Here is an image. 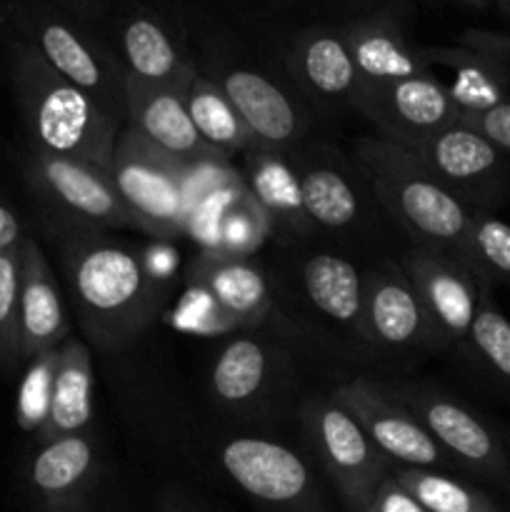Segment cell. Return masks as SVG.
I'll return each instance as SVG.
<instances>
[{"label":"cell","instance_id":"cell-1","mask_svg":"<svg viewBox=\"0 0 510 512\" xmlns=\"http://www.w3.org/2000/svg\"><path fill=\"white\" fill-rule=\"evenodd\" d=\"M63 273L85 335L118 350L143 335L163 300L148 258L103 235H65Z\"/></svg>","mask_w":510,"mask_h":512},{"label":"cell","instance_id":"cell-2","mask_svg":"<svg viewBox=\"0 0 510 512\" xmlns=\"http://www.w3.org/2000/svg\"><path fill=\"white\" fill-rule=\"evenodd\" d=\"M8 65L28 150L108 170L125 120L55 73L18 35L8 43Z\"/></svg>","mask_w":510,"mask_h":512},{"label":"cell","instance_id":"cell-3","mask_svg":"<svg viewBox=\"0 0 510 512\" xmlns=\"http://www.w3.org/2000/svg\"><path fill=\"white\" fill-rule=\"evenodd\" d=\"M355 165L370 195L415 245L455 255L473 210L448 193L410 150L368 138L355 150Z\"/></svg>","mask_w":510,"mask_h":512},{"label":"cell","instance_id":"cell-4","mask_svg":"<svg viewBox=\"0 0 510 512\" xmlns=\"http://www.w3.org/2000/svg\"><path fill=\"white\" fill-rule=\"evenodd\" d=\"M5 18L55 73L125 120V73L115 50L43 0H8Z\"/></svg>","mask_w":510,"mask_h":512},{"label":"cell","instance_id":"cell-5","mask_svg":"<svg viewBox=\"0 0 510 512\" xmlns=\"http://www.w3.org/2000/svg\"><path fill=\"white\" fill-rule=\"evenodd\" d=\"M23 175L33 198L65 235L135 228L108 170L98 165L28 150Z\"/></svg>","mask_w":510,"mask_h":512},{"label":"cell","instance_id":"cell-6","mask_svg":"<svg viewBox=\"0 0 510 512\" xmlns=\"http://www.w3.org/2000/svg\"><path fill=\"white\" fill-rule=\"evenodd\" d=\"M300 425L315 460L348 512H358L393 475L395 465L365 435L358 420L333 398L313 395L300 405Z\"/></svg>","mask_w":510,"mask_h":512},{"label":"cell","instance_id":"cell-7","mask_svg":"<svg viewBox=\"0 0 510 512\" xmlns=\"http://www.w3.org/2000/svg\"><path fill=\"white\" fill-rule=\"evenodd\" d=\"M185 175L188 165L155 150L128 125L120 130L108 178L135 228L153 238L185 235Z\"/></svg>","mask_w":510,"mask_h":512},{"label":"cell","instance_id":"cell-8","mask_svg":"<svg viewBox=\"0 0 510 512\" xmlns=\"http://www.w3.org/2000/svg\"><path fill=\"white\" fill-rule=\"evenodd\" d=\"M405 150L470 210L495 213L508 200L510 158L460 120Z\"/></svg>","mask_w":510,"mask_h":512},{"label":"cell","instance_id":"cell-9","mask_svg":"<svg viewBox=\"0 0 510 512\" xmlns=\"http://www.w3.org/2000/svg\"><path fill=\"white\" fill-rule=\"evenodd\" d=\"M388 393L420 420L450 463L485 480L508 483L510 453L505 440L463 400L433 385H398Z\"/></svg>","mask_w":510,"mask_h":512},{"label":"cell","instance_id":"cell-10","mask_svg":"<svg viewBox=\"0 0 510 512\" xmlns=\"http://www.w3.org/2000/svg\"><path fill=\"white\" fill-rule=\"evenodd\" d=\"M230 483L275 512H323L313 468L298 450L258 435H238L218 448Z\"/></svg>","mask_w":510,"mask_h":512},{"label":"cell","instance_id":"cell-11","mask_svg":"<svg viewBox=\"0 0 510 512\" xmlns=\"http://www.w3.org/2000/svg\"><path fill=\"white\" fill-rule=\"evenodd\" d=\"M400 265L423 308L430 348H463L473 328L483 283L458 255L423 245H415Z\"/></svg>","mask_w":510,"mask_h":512},{"label":"cell","instance_id":"cell-12","mask_svg":"<svg viewBox=\"0 0 510 512\" xmlns=\"http://www.w3.org/2000/svg\"><path fill=\"white\" fill-rule=\"evenodd\" d=\"M335 400L358 420L375 448L395 468H443L450 460L420 420L370 378H353L333 390Z\"/></svg>","mask_w":510,"mask_h":512},{"label":"cell","instance_id":"cell-13","mask_svg":"<svg viewBox=\"0 0 510 512\" xmlns=\"http://www.w3.org/2000/svg\"><path fill=\"white\" fill-rule=\"evenodd\" d=\"M103 475V453L93 430L38 440L25 483L38 512H90Z\"/></svg>","mask_w":510,"mask_h":512},{"label":"cell","instance_id":"cell-14","mask_svg":"<svg viewBox=\"0 0 510 512\" xmlns=\"http://www.w3.org/2000/svg\"><path fill=\"white\" fill-rule=\"evenodd\" d=\"M353 108L378 128V138L413 148L428 135L458 123L460 110L435 73L395 80L378 90L358 93Z\"/></svg>","mask_w":510,"mask_h":512},{"label":"cell","instance_id":"cell-15","mask_svg":"<svg viewBox=\"0 0 510 512\" xmlns=\"http://www.w3.org/2000/svg\"><path fill=\"white\" fill-rule=\"evenodd\" d=\"M358 338L383 353H403L420 345L430 348L423 308L400 263L388 260L363 273Z\"/></svg>","mask_w":510,"mask_h":512},{"label":"cell","instance_id":"cell-16","mask_svg":"<svg viewBox=\"0 0 510 512\" xmlns=\"http://www.w3.org/2000/svg\"><path fill=\"white\" fill-rule=\"evenodd\" d=\"M125 125L183 165L228 160L200 138L185 108L183 88L125 80Z\"/></svg>","mask_w":510,"mask_h":512},{"label":"cell","instance_id":"cell-17","mask_svg":"<svg viewBox=\"0 0 510 512\" xmlns=\"http://www.w3.org/2000/svg\"><path fill=\"white\" fill-rule=\"evenodd\" d=\"M283 375V355L255 333L233 335L210 365V393L230 413H250L268 400Z\"/></svg>","mask_w":510,"mask_h":512},{"label":"cell","instance_id":"cell-18","mask_svg":"<svg viewBox=\"0 0 510 512\" xmlns=\"http://www.w3.org/2000/svg\"><path fill=\"white\" fill-rule=\"evenodd\" d=\"M193 280L208 298L220 328H258L273 313L268 278L250 258H215L200 255Z\"/></svg>","mask_w":510,"mask_h":512},{"label":"cell","instance_id":"cell-19","mask_svg":"<svg viewBox=\"0 0 510 512\" xmlns=\"http://www.w3.org/2000/svg\"><path fill=\"white\" fill-rule=\"evenodd\" d=\"M243 118L255 143L265 150H290L305 133V115L268 75L250 68H228L215 78Z\"/></svg>","mask_w":510,"mask_h":512},{"label":"cell","instance_id":"cell-20","mask_svg":"<svg viewBox=\"0 0 510 512\" xmlns=\"http://www.w3.org/2000/svg\"><path fill=\"white\" fill-rule=\"evenodd\" d=\"M23 273H20V360L38 358L60 348L70 338L68 313L58 278L35 238L23 240Z\"/></svg>","mask_w":510,"mask_h":512},{"label":"cell","instance_id":"cell-21","mask_svg":"<svg viewBox=\"0 0 510 512\" xmlns=\"http://www.w3.org/2000/svg\"><path fill=\"white\" fill-rule=\"evenodd\" d=\"M115 55L125 80L135 83L185 88L188 80L198 73L173 30L158 15L145 10H133L125 15L118 28Z\"/></svg>","mask_w":510,"mask_h":512},{"label":"cell","instance_id":"cell-22","mask_svg":"<svg viewBox=\"0 0 510 512\" xmlns=\"http://www.w3.org/2000/svg\"><path fill=\"white\" fill-rule=\"evenodd\" d=\"M360 78V93L378 90L395 80L430 73L420 48L410 45L403 28L390 13H375L343 28Z\"/></svg>","mask_w":510,"mask_h":512},{"label":"cell","instance_id":"cell-23","mask_svg":"<svg viewBox=\"0 0 510 512\" xmlns=\"http://www.w3.org/2000/svg\"><path fill=\"white\" fill-rule=\"evenodd\" d=\"M288 68L300 88L323 103H355L360 78L353 55L345 43L343 28H310L293 40Z\"/></svg>","mask_w":510,"mask_h":512},{"label":"cell","instance_id":"cell-24","mask_svg":"<svg viewBox=\"0 0 510 512\" xmlns=\"http://www.w3.org/2000/svg\"><path fill=\"white\" fill-rule=\"evenodd\" d=\"M245 188L265 213L270 233L298 240L313 235L300 195L298 160L288 150H253L245 155Z\"/></svg>","mask_w":510,"mask_h":512},{"label":"cell","instance_id":"cell-25","mask_svg":"<svg viewBox=\"0 0 510 512\" xmlns=\"http://www.w3.org/2000/svg\"><path fill=\"white\" fill-rule=\"evenodd\" d=\"M433 73L445 68L450 83H443L453 103L463 113H483L510 100V60L468 48H420Z\"/></svg>","mask_w":510,"mask_h":512},{"label":"cell","instance_id":"cell-26","mask_svg":"<svg viewBox=\"0 0 510 512\" xmlns=\"http://www.w3.org/2000/svg\"><path fill=\"white\" fill-rule=\"evenodd\" d=\"M298 173L303 208L315 233H340L360 223L363 195L338 160L313 153L298 160Z\"/></svg>","mask_w":510,"mask_h":512},{"label":"cell","instance_id":"cell-27","mask_svg":"<svg viewBox=\"0 0 510 512\" xmlns=\"http://www.w3.org/2000/svg\"><path fill=\"white\" fill-rule=\"evenodd\" d=\"M93 388L95 373L88 343L80 338H68L58 348V368H55L48 420L38 433V440H53L90 430Z\"/></svg>","mask_w":510,"mask_h":512},{"label":"cell","instance_id":"cell-28","mask_svg":"<svg viewBox=\"0 0 510 512\" xmlns=\"http://www.w3.org/2000/svg\"><path fill=\"white\" fill-rule=\"evenodd\" d=\"M300 285L308 303L340 328L360 333L363 273L353 260L335 253H313L300 263Z\"/></svg>","mask_w":510,"mask_h":512},{"label":"cell","instance_id":"cell-29","mask_svg":"<svg viewBox=\"0 0 510 512\" xmlns=\"http://www.w3.org/2000/svg\"><path fill=\"white\" fill-rule=\"evenodd\" d=\"M183 100L195 130L215 153L233 158L235 153L248 155L253 150H260V145L255 143L243 118L215 78L195 73L183 88Z\"/></svg>","mask_w":510,"mask_h":512},{"label":"cell","instance_id":"cell-30","mask_svg":"<svg viewBox=\"0 0 510 512\" xmlns=\"http://www.w3.org/2000/svg\"><path fill=\"white\" fill-rule=\"evenodd\" d=\"M455 255L483 285L510 288V225L495 213H470Z\"/></svg>","mask_w":510,"mask_h":512},{"label":"cell","instance_id":"cell-31","mask_svg":"<svg viewBox=\"0 0 510 512\" xmlns=\"http://www.w3.org/2000/svg\"><path fill=\"white\" fill-rule=\"evenodd\" d=\"M393 478L425 512H500L483 490L433 468H393Z\"/></svg>","mask_w":510,"mask_h":512},{"label":"cell","instance_id":"cell-32","mask_svg":"<svg viewBox=\"0 0 510 512\" xmlns=\"http://www.w3.org/2000/svg\"><path fill=\"white\" fill-rule=\"evenodd\" d=\"M465 353L488 373L490 380L510 393V320L495 305L488 285L480 290L473 328L463 345Z\"/></svg>","mask_w":510,"mask_h":512},{"label":"cell","instance_id":"cell-33","mask_svg":"<svg viewBox=\"0 0 510 512\" xmlns=\"http://www.w3.org/2000/svg\"><path fill=\"white\" fill-rule=\"evenodd\" d=\"M270 223L260 205L255 203L253 195L243 185L238 195L223 210L218 223V235H215V258H250L255 250L268 238Z\"/></svg>","mask_w":510,"mask_h":512},{"label":"cell","instance_id":"cell-34","mask_svg":"<svg viewBox=\"0 0 510 512\" xmlns=\"http://www.w3.org/2000/svg\"><path fill=\"white\" fill-rule=\"evenodd\" d=\"M23 380L18 388V400H15V423L25 433H38L43 430L50 410V395H53L55 368H58V348L28 360Z\"/></svg>","mask_w":510,"mask_h":512},{"label":"cell","instance_id":"cell-35","mask_svg":"<svg viewBox=\"0 0 510 512\" xmlns=\"http://www.w3.org/2000/svg\"><path fill=\"white\" fill-rule=\"evenodd\" d=\"M23 248V245H20ZM0 253V368H18L20 360V273H23V250Z\"/></svg>","mask_w":510,"mask_h":512},{"label":"cell","instance_id":"cell-36","mask_svg":"<svg viewBox=\"0 0 510 512\" xmlns=\"http://www.w3.org/2000/svg\"><path fill=\"white\" fill-rule=\"evenodd\" d=\"M460 123L478 130L480 135H485L490 143L498 145L510 158V100L490 110H483V113H463L460 115Z\"/></svg>","mask_w":510,"mask_h":512},{"label":"cell","instance_id":"cell-37","mask_svg":"<svg viewBox=\"0 0 510 512\" xmlns=\"http://www.w3.org/2000/svg\"><path fill=\"white\" fill-rule=\"evenodd\" d=\"M358 512H425V510L420 508V505L405 493L403 485L390 475V478L375 490L373 498H370Z\"/></svg>","mask_w":510,"mask_h":512},{"label":"cell","instance_id":"cell-38","mask_svg":"<svg viewBox=\"0 0 510 512\" xmlns=\"http://www.w3.org/2000/svg\"><path fill=\"white\" fill-rule=\"evenodd\" d=\"M25 238H28V235H25L20 215L15 213L13 205H10L8 200L0 198V253L20 248Z\"/></svg>","mask_w":510,"mask_h":512},{"label":"cell","instance_id":"cell-39","mask_svg":"<svg viewBox=\"0 0 510 512\" xmlns=\"http://www.w3.org/2000/svg\"><path fill=\"white\" fill-rule=\"evenodd\" d=\"M58 3L78 18H93L100 13V0H58Z\"/></svg>","mask_w":510,"mask_h":512},{"label":"cell","instance_id":"cell-40","mask_svg":"<svg viewBox=\"0 0 510 512\" xmlns=\"http://www.w3.org/2000/svg\"><path fill=\"white\" fill-rule=\"evenodd\" d=\"M160 510L163 512H200L193 503H190V500L180 498V495H168V498L163 500V508Z\"/></svg>","mask_w":510,"mask_h":512},{"label":"cell","instance_id":"cell-41","mask_svg":"<svg viewBox=\"0 0 510 512\" xmlns=\"http://www.w3.org/2000/svg\"><path fill=\"white\" fill-rule=\"evenodd\" d=\"M460 3L470 5V8H485V5H488L490 0H460Z\"/></svg>","mask_w":510,"mask_h":512}]
</instances>
